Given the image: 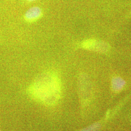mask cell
<instances>
[{"mask_svg": "<svg viewBox=\"0 0 131 131\" xmlns=\"http://www.w3.org/2000/svg\"><path fill=\"white\" fill-rule=\"evenodd\" d=\"M28 92L32 98L41 103L47 106L54 105L61 97L60 78L53 71L43 72L29 85Z\"/></svg>", "mask_w": 131, "mask_h": 131, "instance_id": "6da1fadb", "label": "cell"}, {"mask_svg": "<svg viewBox=\"0 0 131 131\" xmlns=\"http://www.w3.org/2000/svg\"><path fill=\"white\" fill-rule=\"evenodd\" d=\"M131 98L130 96H127L116 103H114L106 109L99 119L81 129L79 131H104L113 122H116L122 110Z\"/></svg>", "mask_w": 131, "mask_h": 131, "instance_id": "7a4b0ae2", "label": "cell"}, {"mask_svg": "<svg viewBox=\"0 0 131 131\" xmlns=\"http://www.w3.org/2000/svg\"><path fill=\"white\" fill-rule=\"evenodd\" d=\"M77 89L82 114L84 117L92 110L96 99L92 82L88 74L81 72L79 74Z\"/></svg>", "mask_w": 131, "mask_h": 131, "instance_id": "3957f363", "label": "cell"}, {"mask_svg": "<svg viewBox=\"0 0 131 131\" xmlns=\"http://www.w3.org/2000/svg\"><path fill=\"white\" fill-rule=\"evenodd\" d=\"M127 81L121 75H113L110 79V88L111 93V98L108 104V107L113 104V101L117 95L122 92L126 88Z\"/></svg>", "mask_w": 131, "mask_h": 131, "instance_id": "277c9868", "label": "cell"}, {"mask_svg": "<svg viewBox=\"0 0 131 131\" xmlns=\"http://www.w3.org/2000/svg\"><path fill=\"white\" fill-rule=\"evenodd\" d=\"M81 46L85 50L99 53H106L110 49L107 42L92 38L84 40L81 43Z\"/></svg>", "mask_w": 131, "mask_h": 131, "instance_id": "5b68a950", "label": "cell"}, {"mask_svg": "<svg viewBox=\"0 0 131 131\" xmlns=\"http://www.w3.org/2000/svg\"><path fill=\"white\" fill-rule=\"evenodd\" d=\"M43 16L42 8L39 6H33L27 10L24 14V20L29 24L36 22Z\"/></svg>", "mask_w": 131, "mask_h": 131, "instance_id": "8992f818", "label": "cell"}, {"mask_svg": "<svg viewBox=\"0 0 131 131\" xmlns=\"http://www.w3.org/2000/svg\"><path fill=\"white\" fill-rule=\"evenodd\" d=\"M117 121H119L122 126L131 128V98L122 110Z\"/></svg>", "mask_w": 131, "mask_h": 131, "instance_id": "52a82bcc", "label": "cell"}, {"mask_svg": "<svg viewBox=\"0 0 131 131\" xmlns=\"http://www.w3.org/2000/svg\"><path fill=\"white\" fill-rule=\"evenodd\" d=\"M26 1H28V2H34V1H37V0H26Z\"/></svg>", "mask_w": 131, "mask_h": 131, "instance_id": "ba28073f", "label": "cell"}, {"mask_svg": "<svg viewBox=\"0 0 131 131\" xmlns=\"http://www.w3.org/2000/svg\"><path fill=\"white\" fill-rule=\"evenodd\" d=\"M130 15H131V12H130Z\"/></svg>", "mask_w": 131, "mask_h": 131, "instance_id": "9c48e42d", "label": "cell"}, {"mask_svg": "<svg viewBox=\"0 0 131 131\" xmlns=\"http://www.w3.org/2000/svg\"><path fill=\"white\" fill-rule=\"evenodd\" d=\"M0 131H1V130H0Z\"/></svg>", "mask_w": 131, "mask_h": 131, "instance_id": "30bf717a", "label": "cell"}]
</instances>
